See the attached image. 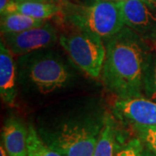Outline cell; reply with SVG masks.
<instances>
[{"label": "cell", "instance_id": "obj_1", "mask_svg": "<svg viewBox=\"0 0 156 156\" xmlns=\"http://www.w3.org/2000/svg\"><path fill=\"white\" fill-rule=\"evenodd\" d=\"M140 36L127 26L108 39L102 81L118 99L143 97L147 52Z\"/></svg>", "mask_w": 156, "mask_h": 156}, {"label": "cell", "instance_id": "obj_2", "mask_svg": "<svg viewBox=\"0 0 156 156\" xmlns=\"http://www.w3.org/2000/svg\"><path fill=\"white\" fill-rule=\"evenodd\" d=\"M102 125L103 118L84 117L41 128L37 132L46 145L62 156H93Z\"/></svg>", "mask_w": 156, "mask_h": 156}, {"label": "cell", "instance_id": "obj_3", "mask_svg": "<svg viewBox=\"0 0 156 156\" xmlns=\"http://www.w3.org/2000/svg\"><path fill=\"white\" fill-rule=\"evenodd\" d=\"M65 7V16L73 26L102 39H109L125 27L118 1L96 0L89 5H69Z\"/></svg>", "mask_w": 156, "mask_h": 156}, {"label": "cell", "instance_id": "obj_4", "mask_svg": "<svg viewBox=\"0 0 156 156\" xmlns=\"http://www.w3.org/2000/svg\"><path fill=\"white\" fill-rule=\"evenodd\" d=\"M60 44L73 62L90 77L98 78L106 58V46L102 38L88 31L62 35Z\"/></svg>", "mask_w": 156, "mask_h": 156}, {"label": "cell", "instance_id": "obj_5", "mask_svg": "<svg viewBox=\"0 0 156 156\" xmlns=\"http://www.w3.org/2000/svg\"><path fill=\"white\" fill-rule=\"evenodd\" d=\"M25 73L29 82L43 94L65 87L70 80V73L64 62L49 53L33 56Z\"/></svg>", "mask_w": 156, "mask_h": 156}, {"label": "cell", "instance_id": "obj_6", "mask_svg": "<svg viewBox=\"0 0 156 156\" xmlns=\"http://www.w3.org/2000/svg\"><path fill=\"white\" fill-rule=\"evenodd\" d=\"M2 40L13 56L26 55L48 48L57 41V32L50 23L17 33L2 34Z\"/></svg>", "mask_w": 156, "mask_h": 156}, {"label": "cell", "instance_id": "obj_7", "mask_svg": "<svg viewBox=\"0 0 156 156\" xmlns=\"http://www.w3.org/2000/svg\"><path fill=\"white\" fill-rule=\"evenodd\" d=\"M114 110L117 116L130 124L156 127V101L144 97L118 99Z\"/></svg>", "mask_w": 156, "mask_h": 156}, {"label": "cell", "instance_id": "obj_8", "mask_svg": "<svg viewBox=\"0 0 156 156\" xmlns=\"http://www.w3.org/2000/svg\"><path fill=\"white\" fill-rule=\"evenodd\" d=\"M125 26L140 37H148L156 26V17L143 0L118 1Z\"/></svg>", "mask_w": 156, "mask_h": 156}, {"label": "cell", "instance_id": "obj_9", "mask_svg": "<svg viewBox=\"0 0 156 156\" xmlns=\"http://www.w3.org/2000/svg\"><path fill=\"white\" fill-rule=\"evenodd\" d=\"M29 128L20 118H7L1 134V143L9 156H28Z\"/></svg>", "mask_w": 156, "mask_h": 156}, {"label": "cell", "instance_id": "obj_10", "mask_svg": "<svg viewBox=\"0 0 156 156\" xmlns=\"http://www.w3.org/2000/svg\"><path fill=\"white\" fill-rule=\"evenodd\" d=\"M17 95L16 66L13 54L1 39L0 42V95L2 101L14 105Z\"/></svg>", "mask_w": 156, "mask_h": 156}, {"label": "cell", "instance_id": "obj_11", "mask_svg": "<svg viewBox=\"0 0 156 156\" xmlns=\"http://www.w3.org/2000/svg\"><path fill=\"white\" fill-rule=\"evenodd\" d=\"M118 129L110 115L103 117V125L96 142L93 156H116L121 148L118 146Z\"/></svg>", "mask_w": 156, "mask_h": 156}, {"label": "cell", "instance_id": "obj_12", "mask_svg": "<svg viewBox=\"0 0 156 156\" xmlns=\"http://www.w3.org/2000/svg\"><path fill=\"white\" fill-rule=\"evenodd\" d=\"M62 11V7L56 3H43V2H14L7 7L6 13L17 12L37 19L46 20L51 18Z\"/></svg>", "mask_w": 156, "mask_h": 156}, {"label": "cell", "instance_id": "obj_13", "mask_svg": "<svg viewBox=\"0 0 156 156\" xmlns=\"http://www.w3.org/2000/svg\"><path fill=\"white\" fill-rule=\"evenodd\" d=\"M45 23V20L29 17L21 13H6L1 15V34L21 32L29 29L42 26Z\"/></svg>", "mask_w": 156, "mask_h": 156}, {"label": "cell", "instance_id": "obj_14", "mask_svg": "<svg viewBox=\"0 0 156 156\" xmlns=\"http://www.w3.org/2000/svg\"><path fill=\"white\" fill-rule=\"evenodd\" d=\"M27 138L28 156H62L58 152L51 149L40 137L32 123H29Z\"/></svg>", "mask_w": 156, "mask_h": 156}, {"label": "cell", "instance_id": "obj_15", "mask_svg": "<svg viewBox=\"0 0 156 156\" xmlns=\"http://www.w3.org/2000/svg\"><path fill=\"white\" fill-rule=\"evenodd\" d=\"M136 136L147 149L156 154V127L131 124Z\"/></svg>", "mask_w": 156, "mask_h": 156}, {"label": "cell", "instance_id": "obj_16", "mask_svg": "<svg viewBox=\"0 0 156 156\" xmlns=\"http://www.w3.org/2000/svg\"><path fill=\"white\" fill-rule=\"evenodd\" d=\"M145 149V147L141 140L136 136L132 138L128 142L121 147V148L117 152L116 156H141Z\"/></svg>", "mask_w": 156, "mask_h": 156}, {"label": "cell", "instance_id": "obj_17", "mask_svg": "<svg viewBox=\"0 0 156 156\" xmlns=\"http://www.w3.org/2000/svg\"><path fill=\"white\" fill-rule=\"evenodd\" d=\"M14 2H15V0H0V13L3 14L7 9V7L11 5Z\"/></svg>", "mask_w": 156, "mask_h": 156}, {"label": "cell", "instance_id": "obj_18", "mask_svg": "<svg viewBox=\"0 0 156 156\" xmlns=\"http://www.w3.org/2000/svg\"><path fill=\"white\" fill-rule=\"evenodd\" d=\"M152 82H153V89H154V98L156 100V64L154 68V70H153V76H152Z\"/></svg>", "mask_w": 156, "mask_h": 156}, {"label": "cell", "instance_id": "obj_19", "mask_svg": "<svg viewBox=\"0 0 156 156\" xmlns=\"http://www.w3.org/2000/svg\"><path fill=\"white\" fill-rule=\"evenodd\" d=\"M16 2H43V3H56L59 0H15Z\"/></svg>", "mask_w": 156, "mask_h": 156}, {"label": "cell", "instance_id": "obj_20", "mask_svg": "<svg viewBox=\"0 0 156 156\" xmlns=\"http://www.w3.org/2000/svg\"><path fill=\"white\" fill-rule=\"evenodd\" d=\"M147 5L150 7L152 10H155L156 0H143Z\"/></svg>", "mask_w": 156, "mask_h": 156}, {"label": "cell", "instance_id": "obj_21", "mask_svg": "<svg viewBox=\"0 0 156 156\" xmlns=\"http://www.w3.org/2000/svg\"><path fill=\"white\" fill-rule=\"evenodd\" d=\"M141 156H156L155 154H154L153 152H151L148 149H147L145 147V149L143 151V153H142V155Z\"/></svg>", "mask_w": 156, "mask_h": 156}, {"label": "cell", "instance_id": "obj_22", "mask_svg": "<svg viewBox=\"0 0 156 156\" xmlns=\"http://www.w3.org/2000/svg\"><path fill=\"white\" fill-rule=\"evenodd\" d=\"M0 156H9L8 154L6 153L5 149V147H4L2 143H1V146H0Z\"/></svg>", "mask_w": 156, "mask_h": 156}, {"label": "cell", "instance_id": "obj_23", "mask_svg": "<svg viewBox=\"0 0 156 156\" xmlns=\"http://www.w3.org/2000/svg\"><path fill=\"white\" fill-rule=\"evenodd\" d=\"M106 1H115V2H117V1H120V0H106Z\"/></svg>", "mask_w": 156, "mask_h": 156}, {"label": "cell", "instance_id": "obj_24", "mask_svg": "<svg viewBox=\"0 0 156 156\" xmlns=\"http://www.w3.org/2000/svg\"><path fill=\"white\" fill-rule=\"evenodd\" d=\"M120 1H126V0H120Z\"/></svg>", "mask_w": 156, "mask_h": 156}]
</instances>
